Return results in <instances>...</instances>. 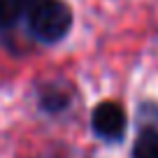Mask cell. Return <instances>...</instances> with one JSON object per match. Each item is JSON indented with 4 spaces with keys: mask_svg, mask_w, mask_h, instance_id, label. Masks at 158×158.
Wrapping results in <instances>:
<instances>
[{
    "mask_svg": "<svg viewBox=\"0 0 158 158\" xmlns=\"http://www.w3.org/2000/svg\"><path fill=\"white\" fill-rule=\"evenodd\" d=\"M72 26V12L63 0H37L30 7L28 28L40 42H58Z\"/></svg>",
    "mask_w": 158,
    "mask_h": 158,
    "instance_id": "6da1fadb",
    "label": "cell"
},
{
    "mask_svg": "<svg viewBox=\"0 0 158 158\" xmlns=\"http://www.w3.org/2000/svg\"><path fill=\"white\" fill-rule=\"evenodd\" d=\"M95 135L102 139H121L126 133V112L116 102H100L91 116Z\"/></svg>",
    "mask_w": 158,
    "mask_h": 158,
    "instance_id": "7a4b0ae2",
    "label": "cell"
},
{
    "mask_svg": "<svg viewBox=\"0 0 158 158\" xmlns=\"http://www.w3.org/2000/svg\"><path fill=\"white\" fill-rule=\"evenodd\" d=\"M133 158H158V130H144L135 139Z\"/></svg>",
    "mask_w": 158,
    "mask_h": 158,
    "instance_id": "3957f363",
    "label": "cell"
},
{
    "mask_svg": "<svg viewBox=\"0 0 158 158\" xmlns=\"http://www.w3.org/2000/svg\"><path fill=\"white\" fill-rule=\"evenodd\" d=\"M21 14V0H0V28L16 23Z\"/></svg>",
    "mask_w": 158,
    "mask_h": 158,
    "instance_id": "277c9868",
    "label": "cell"
},
{
    "mask_svg": "<svg viewBox=\"0 0 158 158\" xmlns=\"http://www.w3.org/2000/svg\"><path fill=\"white\" fill-rule=\"evenodd\" d=\"M21 2H37V0H21Z\"/></svg>",
    "mask_w": 158,
    "mask_h": 158,
    "instance_id": "5b68a950",
    "label": "cell"
}]
</instances>
